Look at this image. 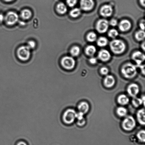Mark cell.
Listing matches in <instances>:
<instances>
[{"label": "cell", "mask_w": 145, "mask_h": 145, "mask_svg": "<svg viewBox=\"0 0 145 145\" xmlns=\"http://www.w3.org/2000/svg\"><path fill=\"white\" fill-rule=\"evenodd\" d=\"M89 62H90L91 64H95L97 62V59L96 58L93 57H92L89 59Z\"/></svg>", "instance_id": "cell-37"}, {"label": "cell", "mask_w": 145, "mask_h": 145, "mask_svg": "<svg viewBox=\"0 0 145 145\" xmlns=\"http://www.w3.org/2000/svg\"><path fill=\"white\" fill-rule=\"evenodd\" d=\"M118 102L119 104L124 106L129 103V99L126 95L121 94L118 97Z\"/></svg>", "instance_id": "cell-19"}, {"label": "cell", "mask_w": 145, "mask_h": 145, "mask_svg": "<svg viewBox=\"0 0 145 145\" xmlns=\"http://www.w3.org/2000/svg\"><path fill=\"white\" fill-rule=\"evenodd\" d=\"M86 123V121L84 118H83L80 120H78L77 124L78 126H83Z\"/></svg>", "instance_id": "cell-35"}, {"label": "cell", "mask_w": 145, "mask_h": 145, "mask_svg": "<svg viewBox=\"0 0 145 145\" xmlns=\"http://www.w3.org/2000/svg\"><path fill=\"white\" fill-rule=\"evenodd\" d=\"M61 65L64 69L68 70H71L74 68L75 60L71 56H65L61 60Z\"/></svg>", "instance_id": "cell-6"}, {"label": "cell", "mask_w": 145, "mask_h": 145, "mask_svg": "<svg viewBox=\"0 0 145 145\" xmlns=\"http://www.w3.org/2000/svg\"><path fill=\"white\" fill-rule=\"evenodd\" d=\"M76 112L74 109L69 108L63 112L61 119L63 123L67 125L72 124L76 119Z\"/></svg>", "instance_id": "cell-1"}, {"label": "cell", "mask_w": 145, "mask_h": 145, "mask_svg": "<svg viewBox=\"0 0 145 145\" xmlns=\"http://www.w3.org/2000/svg\"><path fill=\"white\" fill-rule=\"evenodd\" d=\"M113 12V9L110 5H105L101 8L100 13L101 15L105 18H108L111 16Z\"/></svg>", "instance_id": "cell-10"}, {"label": "cell", "mask_w": 145, "mask_h": 145, "mask_svg": "<svg viewBox=\"0 0 145 145\" xmlns=\"http://www.w3.org/2000/svg\"><path fill=\"white\" fill-rule=\"evenodd\" d=\"M30 50L27 46L20 47L17 51V55L18 58L21 60H27L30 56Z\"/></svg>", "instance_id": "cell-4"}, {"label": "cell", "mask_w": 145, "mask_h": 145, "mask_svg": "<svg viewBox=\"0 0 145 145\" xmlns=\"http://www.w3.org/2000/svg\"><path fill=\"white\" fill-rule=\"evenodd\" d=\"M100 72L102 75H106L109 73V70L106 67H103L101 69Z\"/></svg>", "instance_id": "cell-33"}, {"label": "cell", "mask_w": 145, "mask_h": 145, "mask_svg": "<svg viewBox=\"0 0 145 145\" xmlns=\"http://www.w3.org/2000/svg\"><path fill=\"white\" fill-rule=\"evenodd\" d=\"M93 0H80V5L81 9L85 11L91 10L94 6Z\"/></svg>", "instance_id": "cell-9"}, {"label": "cell", "mask_w": 145, "mask_h": 145, "mask_svg": "<svg viewBox=\"0 0 145 145\" xmlns=\"http://www.w3.org/2000/svg\"><path fill=\"white\" fill-rule=\"evenodd\" d=\"M32 16V13L30 10L25 9L21 11V16L24 20H28L31 18Z\"/></svg>", "instance_id": "cell-21"}, {"label": "cell", "mask_w": 145, "mask_h": 145, "mask_svg": "<svg viewBox=\"0 0 145 145\" xmlns=\"http://www.w3.org/2000/svg\"><path fill=\"white\" fill-rule=\"evenodd\" d=\"M131 24L127 20H123L120 21L119 25V30L122 32H126L131 28Z\"/></svg>", "instance_id": "cell-13"}, {"label": "cell", "mask_w": 145, "mask_h": 145, "mask_svg": "<svg viewBox=\"0 0 145 145\" xmlns=\"http://www.w3.org/2000/svg\"><path fill=\"white\" fill-rule=\"evenodd\" d=\"M109 22L107 20L101 19L97 23L96 29L99 33H105L107 31L109 26Z\"/></svg>", "instance_id": "cell-7"}, {"label": "cell", "mask_w": 145, "mask_h": 145, "mask_svg": "<svg viewBox=\"0 0 145 145\" xmlns=\"http://www.w3.org/2000/svg\"><path fill=\"white\" fill-rule=\"evenodd\" d=\"M57 12L60 14H64L67 11V8L66 6L63 3H60L57 4L56 7Z\"/></svg>", "instance_id": "cell-18"}, {"label": "cell", "mask_w": 145, "mask_h": 145, "mask_svg": "<svg viewBox=\"0 0 145 145\" xmlns=\"http://www.w3.org/2000/svg\"><path fill=\"white\" fill-rule=\"evenodd\" d=\"M116 80L114 77L112 75H107L105 78L104 83L106 87L111 88L114 86Z\"/></svg>", "instance_id": "cell-15"}, {"label": "cell", "mask_w": 145, "mask_h": 145, "mask_svg": "<svg viewBox=\"0 0 145 145\" xmlns=\"http://www.w3.org/2000/svg\"><path fill=\"white\" fill-rule=\"evenodd\" d=\"M16 145H28L27 143L23 140H20L17 142Z\"/></svg>", "instance_id": "cell-38"}, {"label": "cell", "mask_w": 145, "mask_h": 145, "mask_svg": "<svg viewBox=\"0 0 145 145\" xmlns=\"http://www.w3.org/2000/svg\"><path fill=\"white\" fill-rule=\"evenodd\" d=\"M97 39V35L95 33L92 32H89L87 35V39L89 42H95Z\"/></svg>", "instance_id": "cell-27"}, {"label": "cell", "mask_w": 145, "mask_h": 145, "mask_svg": "<svg viewBox=\"0 0 145 145\" xmlns=\"http://www.w3.org/2000/svg\"><path fill=\"white\" fill-rule=\"evenodd\" d=\"M142 100L143 103V104H144V106H145V100L144 96H143L142 98Z\"/></svg>", "instance_id": "cell-43"}, {"label": "cell", "mask_w": 145, "mask_h": 145, "mask_svg": "<svg viewBox=\"0 0 145 145\" xmlns=\"http://www.w3.org/2000/svg\"><path fill=\"white\" fill-rule=\"evenodd\" d=\"M98 57L103 62H107L110 59L111 54L106 49H102L99 51L98 54Z\"/></svg>", "instance_id": "cell-14"}, {"label": "cell", "mask_w": 145, "mask_h": 145, "mask_svg": "<svg viewBox=\"0 0 145 145\" xmlns=\"http://www.w3.org/2000/svg\"><path fill=\"white\" fill-rule=\"evenodd\" d=\"M140 4L143 7H144L145 6V0H140Z\"/></svg>", "instance_id": "cell-41"}, {"label": "cell", "mask_w": 145, "mask_h": 145, "mask_svg": "<svg viewBox=\"0 0 145 145\" xmlns=\"http://www.w3.org/2000/svg\"><path fill=\"white\" fill-rule=\"evenodd\" d=\"M78 0H67V3L69 6L73 7L76 5Z\"/></svg>", "instance_id": "cell-31"}, {"label": "cell", "mask_w": 145, "mask_h": 145, "mask_svg": "<svg viewBox=\"0 0 145 145\" xmlns=\"http://www.w3.org/2000/svg\"><path fill=\"white\" fill-rule=\"evenodd\" d=\"M36 43L35 41H30L28 42L27 46L30 49H33L35 48Z\"/></svg>", "instance_id": "cell-32"}, {"label": "cell", "mask_w": 145, "mask_h": 145, "mask_svg": "<svg viewBox=\"0 0 145 145\" xmlns=\"http://www.w3.org/2000/svg\"><path fill=\"white\" fill-rule=\"evenodd\" d=\"M132 58L137 63V65H140L145 60V55L140 51H137L133 53Z\"/></svg>", "instance_id": "cell-12"}, {"label": "cell", "mask_w": 145, "mask_h": 145, "mask_svg": "<svg viewBox=\"0 0 145 145\" xmlns=\"http://www.w3.org/2000/svg\"><path fill=\"white\" fill-rule=\"evenodd\" d=\"M119 35V33L117 30L112 29L110 30L108 33V35L109 37L115 38Z\"/></svg>", "instance_id": "cell-30"}, {"label": "cell", "mask_w": 145, "mask_h": 145, "mask_svg": "<svg viewBox=\"0 0 145 145\" xmlns=\"http://www.w3.org/2000/svg\"><path fill=\"white\" fill-rule=\"evenodd\" d=\"M4 1H7V2H10V1H13V0H4Z\"/></svg>", "instance_id": "cell-44"}, {"label": "cell", "mask_w": 145, "mask_h": 145, "mask_svg": "<svg viewBox=\"0 0 145 145\" xmlns=\"http://www.w3.org/2000/svg\"><path fill=\"white\" fill-rule=\"evenodd\" d=\"M136 126V120L132 116H127L122 123V127L126 131H131L135 128Z\"/></svg>", "instance_id": "cell-5"}, {"label": "cell", "mask_w": 145, "mask_h": 145, "mask_svg": "<svg viewBox=\"0 0 145 145\" xmlns=\"http://www.w3.org/2000/svg\"><path fill=\"white\" fill-rule=\"evenodd\" d=\"M138 121L140 124L145 125V113L144 109H142L139 110L137 114Z\"/></svg>", "instance_id": "cell-16"}, {"label": "cell", "mask_w": 145, "mask_h": 145, "mask_svg": "<svg viewBox=\"0 0 145 145\" xmlns=\"http://www.w3.org/2000/svg\"><path fill=\"white\" fill-rule=\"evenodd\" d=\"M127 110L125 108L120 106L116 110V113L119 116L123 117L127 115Z\"/></svg>", "instance_id": "cell-25"}, {"label": "cell", "mask_w": 145, "mask_h": 145, "mask_svg": "<svg viewBox=\"0 0 145 145\" xmlns=\"http://www.w3.org/2000/svg\"><path fill=\"white\" fill-rule=\"evenodd\" d=\"M121 72L125 77L128 79H133L137 75V66L133 64L128 63L122 67Z\"/></svg>", "instance_id": "cell-2"}, {"label": "cell", "mask_w": 145, "mask_h": 145, "mask_svg": "<svg viewBox=\"0 0 145 145\" xmlns=\"http://www.w3.org/2000/svg\"><path fill=\"white\" fill-rule=\"evenodd\" d=\"M132 103L133 106L136 108H138L143 104V101L142 99L136 97H133L132 100Z\"/></svg>", "instance_id": "cell-28"}, {"label": "cell", "mask_w": 145, "mask_h": 145, "mask_svg": "<svg viewBox=\"0 0 145 145\" xmlns=\"http://www.w3.org/2000/svg\"><path fill=\"white\" fill-rule=\"evenodd\" d=\"M145 37L144 31L140 30L136 32L135 34V38L137 41H141L144 40Z\"/></svg>", "instance_id": "cell-23"}, {"label": "cell", "mask_w": 145, "mask_h": 145, "mask_svg": "<svg viewBox=\"0 0 145 145\" xmlns=\"http://www.w3.org/2000/svg\"><path fill=\"white\" fill-rule=\"evenodd\" d=\"M80 50L79 47L75 46L72 47L71 49L70 53L72 56H77L79 55L80 53Z\"/></svg>", "instance_id": "cell-29"}, {"label": "cell", "mask_w": 145, "mask_h": 145, "mask_svg": "<svg viewBox=\"0 0 145 145\" xmlns=\"http://www.w3.org/2000/svg\"><path fill=\"white\" fill-rule=\"evenodd\" d=\"M18 16L16 13L10 11L7 14L5 17V21L7 25L12 26L18 22Z\"/></svg>", "instance_id": "cell-8"}, {"label": "cell", "mask_w": 145, "mask_h": 145, "mask_svg": "<svg viewBox=\"0 0 145 145\" xmlns=\"http://www.w3.org/2000/svg\"><path fill=\"white\" fill-rule=\"evenodd\" d=\"M118 22L117 20L113 18L111 20L110 22H109V25L113 27L116 26L118 25Z\"/></svg>", "instance_id": "cell-34"}, {"label": "cell", "mask_w": 145, "mask_h": 145, "mask_svg": "<svg viewBox=\"0 0 145 145\" xmlns=\"http://www.w3.org/2000/svg\"><path fill=\"white\" fill-rule=\"evenodd\" d=\"M140 28H141V30H142L144 31L145 29V24H144V22H140Z\"/></svg>", "instance_id": "cell-40"}, {"label": "cell", "mask_w": 145, "mask_h": 145, "mask_svg": "<svg viewBox=\"0 0 145 145\" xmlns=\"http://www.w3.org/2000/svg\"><path fill=\"white\" fill-rule=\"evenodd\" d=\"M138 66H139V67H140V69H141V71L142 72V73L143 74H145V65H138Z\"/></svg>", "instance_id": "cell-39"}, {"label": "cell", "mask_w": 145, "mask_h": 145, "mask_svg": "<svg viewBox=\"0 0 145 145\" xmlns=\"http://www.w3.org/2000/svg\"><path fill=\"white\" fill-rule=\"evenodd\" d=\"M111 50L116 54H122L126 49V45L123 41L120 39L113 40L110 42Z\"/></svg>", "instance_id": "cell-3"}, {"label": "cell", "mask_w": 145, "mask_h": 145, "mask_svg": "<svg viewBox=\"0 0 145 145\" xmlns=\"http://www.w3.org/2000/svg\"><path fill=\"white\" fill-rule=\"evenodd\" d=\"M138 140L140 142L144 143L145 141V131L142 130L139 131L137 135Z\"/></svg>", "instance_id": "cell-26"}, {"label": "cell", "mask_w": 145, "mask_h": 145, "mask_svg": "<svg viewBox=\"0 0 145 145\" xmlns=\"http://www.w3.org/2000/svg\"><path fill=\"white\" fill-rule=\"evenodd\" d=\"M84 114L82 112H79L78 113H76V119H78V120H80L84 118Z\"/></svg>", "instance_id": "cell-36"}, {"label": "cell", "mask_w": 145, "mask_h": 145, "mask_svg": "<svg viewBox=\"0 0 145 145\" xmlns=\"http://www.w3.org/2000/svg\"><path fill=\"white\" fill-rule=\"evenodd\" d=\"M145 42H144L143 43L142 45V49L143 50V51H145Z\"/></svg>", "instance_id": "cell-42"}, {"label": "cell", "mask_w": 145, "mask_h": 145, "mask_svg": "<svg viewBox=\"0 0 145 145\" xmlns=\"http://www.w3.org/2000/svg\"><path fill=\"white\" fill-rule=\"evenodd\" d=\"M81 13L80 9L79 8H74L70 11V15L73 18H77L80 15Z\"/></svg>", "instance_id": "cell-24"}, {"label": "cell", "mask_w": 145, "mask_h": 145, "mask_svg": "<svg viewBox=\"0 0 145 145\" xmlns=\"http://www.w3.org/2000/svg\"><path fill=\"white\" fill-rule=\"evenodd\" d=\"M79 112H82L84 114L88 113L89 109V106L88 103L83 102H81L78 106Z\"/></svg>", "instance_id": "cell-17"}, {"label": "cell", "mask_w": 145, "mask_h": 145, "mask_svg": "<svg viewBox=\"0 0 145 145\" xmlns=\"http://www.w3.org/2000/svg\"><path fill=\"white\" fill-rule=\"evenodd\" d=\"M127 91L129 95L132 97H136L140 92V88L136 83H132L129 85Z\"/></svg>", "instance_id": "cell-11"}, {"label": "cell", "mask_w": 145, "mask_h": 145, "mask_svg": "<svg viewBox=\"0 0 145 145\" xmlns=\"http://www.w3.org/2000/svg\"><path fill=\"white\" fill-rule=\"evenodd\" d=\"M108 40L105 37H101L97 39V44L98 46L100 47H104L108 45Z\"/></svg>", "instance_id": "cell-22"}, {"label": "cell", "mask_w": 145, "mask_h": 145, "mask_svg": "<svg viewBox=\"0 0 145 145\" xmlns=\"http://www.w3.org/2000/svg\"><path fill=\"white\" fill-rule=\"evenodd\" d=\"M96 52V49L93 45H89L85 49V53L87 55L90 56H93Z\"/></svg>", "instance_id": "cell-20"}]
</instances>
